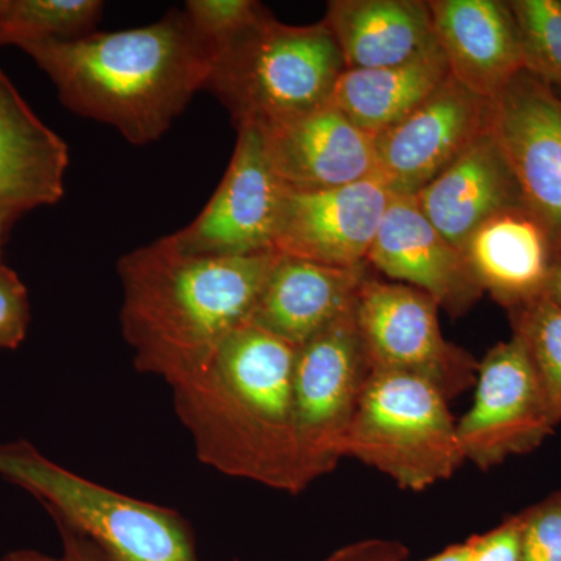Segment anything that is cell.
<instances>
[{"label":"cell","instance_id":"obj_27","mask_svg":"<svg viewBox=\"0 0 561 561\" xmlns=\"http://www.w3.org/2000/svg\"><path fill=\"white\" fill-rule=\"evenodd\" d=\"M522 515V561H561V491Z\"/></svg>","mask_w":561,"mask_h":561},{"label":"cell","instance_id":"obj_32","mask_svg":"<svg viewBox=\"0 0 561 561\" xmlns=\"http://www.w3.org/2000/svg\"><path fill=\"white\" fill-rule=\"evenodd\" d=\"M423 561H471L470 546L467 541L448 546L445 551Z\"/></svg>","mask_w":561,"mask_h":561},{"label":"cell","instance_id":"obj_5","mask_svg":"<svg viewBox=\"0 0 561 561\" xmlns=\"http://www.w3.org/2000/svg\"><path fill=\"white\" fill-rule=\"evenodd\" d=\"M0 478L35 496L103 561H198L194 529L179 512L66 470L32 443L0 445Z\"/></svg>","mask_w":561,"mask_h":561},{"label":"cell","instance_id":"obj_10","mask_svg":"<svg viewBox=\"0 0 561 561\" xmlns=\"http://www.w3.org/2000/svg\"><path fill=\"white\" fill-rule=\"evenodd\" d=\"M486 127L511 169L524 208L561 257V95L523 70L493 99Z\"/></svg>","mask_w":561,"mask_h":561},{"label":"cell","instance_id":"obj_23","mask_svg":"<svg viewBox=\"0 0 561 561\" xmlns=\"http://www.w3.org/2000/svg\"><path fill=\"white\" fill-rule=\"evenodd\" d=\"M103 5L101 0H0V47L90 35Z\"/></svg>","mask_w":561,"mask_h":561},{"label":"cell","instance_id":"obj_3","mask_svg":"<svg viewBox=\"0 0 561 561\" xmlns=\"http://www.w3.org/2000/svg\"><path fill=\"white\" fill-rule=\"evenodd\" d=\"M66 108L111 125L133 146L154 142L198 90L214 51L183 10L146 27L24 44Z\"/></svg>","mask_w":561,"mask_h":561},{"label":"cell","instance_id":"obj_28","mask_svg":"<svg viewBox=\"0 0 561 561\" xmlns=\"http://www.w3.org/2000/svg\"><path fill=\"white\" fill-rule=\"evenodd\" d=\"M31 324L28 290L20 275L0 264V350H16Z\"/></svg>","mask_w":561,"mask_h":561},{"label":"cell","instance_id":"obj_12","mask_svg":"<svg viewBox=\"0 0 561 561\" xmlns=\"http://www.w3.org/2000/svg\"><path fill=\"white\" fill-rule=\"evenodd\" d=\"M393 192L378 175L321 191H287L273 251L332 265L362 267Z\"/></svg>","mask_w":561,"mask_h":561},{"label":"cell","instance_id":"obj_14","mask_svg":"<svg viewBox=\"0 0 561 561\" xmlns=\"http://www.w3.org/2000/svg\"><path fill=\"white\" fill-rule=\"evenodd\" d=\"M256 128L265 158L287 191L332 190L376 175V136L331 103Z\"/></svg>","mask_w":561,"mask_h":561},{"label":"cell","instance_id":"obj_36","mask_svg":"<svg viewBox=\"0 0 561 561\" xmlns=\"http://www.w3.org/2000/svg\"><path fill=\"white\" fill-rule=\"evenodd\" d=\"M556 91H557V90H556ZM557 92H559V94L561 95V91H557Z\"/></svg>","mask_w":561,"mask_h":561},{"label":"cell","instance_id":"obj_29","mask_svg":"<svg viewBox=\"0 0 561 561\" xmlns=\"http://www.w3.org/2000/svg\"><path fill=\"white\" fill-rule=\"evenodd\" d=\"M523 527L524 519L519 513L496 529L471 537L467 541L471 561H522Z\"/></svg>","mask_w":561,"mask_h":561},{"label":"cell","instance_id":"obj_33","mask_svg":"<svg viewBox=\"0 0 561 561\" xmlns=\"http://www.w3.org/2000/svg\"><path fill=\"white\" fill-rule=\"evenodd\" d=\"M0 561H65L62 557L57 559V557L47 556V553H43L39 551H33V549H18V551H11L3 556V559Z\"/></svg>","mask_w":561,"mask_h":561},{"label":"cell","instance_id":"obj_25","mask_svg":"<svg viewBox=\"0 0 561 561\" xmlns=\"http://www.w3.org/2000/svg\"><path fill=\"white\" fill-rule=\"evenodd\" d=\"M526 70L561 91V0H513Z\"/></svg>","mask_w":561,"mask_h":561},{"label":"cell","instance_id":"obj_20","mask_svg":"<svg viewBox=\"0 0 561 561\" xmlns=\"http://www.w3.org/2000/svg\"><path fill=\"white\" fill-rule=\"evenodd\" d=\"M69 150L0 69V210L18 216L65 195Z\"/></svg>","mask_w":561,"mask_h":561},{"label":"cell","instance_id":"obj_4","mask_svg":"<svg viewBox=\"0 0 561 561\" xmlns=\"http://www.w3.org/2000/svg\"><path fill=\"white\" fill-rule=\"evenodd\" d=\"M345 69L327 21L289 25L267 11L214 54L205 90L236 127H262L328 105Z\"/></svg>","mask_w":561,"mask_h":561},{"label":"cell","instance_id":"obj_31","mask_svg":"<svg viewBox=\"0 0 561 561\" xmlns=\"http://www.w3.org/2000/svg\"><path fill=\"white\" fill-rule=\"evenodd\" d=\"M62 542V560L65 561H103L99 552L79 535L57 526Z\"/></svg>","mask_w":561,"mask_h":561},{"label":"cell","instance_id":"obj_6","mask_svg":"<svg viewBox=\"0 0 561 561\" xmlns=\"http://www.w3.org/2000/svg\"><path fill=\"white\" fill-rule=\"evenodd\" d=\"M345 457L411 491L448 481L467 461L448 398L419 376L379 370L346 432Z\"/></svg>","mask_w":561,"mask_h":561},{"label":"cell","instance_id":"obj_24","mask_svg":"<svg viewBox=\"0 0 561 561\" xmlns=\"http://www.w3.org/2000/svg\"><path fill=\"white\" fill-rule=\"evenodd\" d=\"M513 335L523 342L553 420L561 423V306L540 297L511 311Z\"/></svg>","mask_w":561,"mask_h":561},{"label":"cell","instance_id":"obj_30","mask_svg":"<svg viewBox=\"0 0 561 561\" xmlns=\"http://www.w3.org/2000/svg\"><path fill=\"white\" fill-rule=\"evenodd\" d=\"M409 549L400 541L367 538L335 549L320 561H405Z\"/></svg>","mask_w":561,"mask_h":561},{"label":"cell","instance_id":"obj_22","mask_svg":"<svg viewBox=\"0 0 561 561\" xmlns=\"http://www.w3.org/2000/svg\"><path fill=\"white\" fill-rule=\"evenodd\" d=\"M448 77L440 49L391 68L345 69L330 103L360 130L378 136L409 116Z\"/></svg>","mask_w":561,"mask_h":561},{"label":"cell","instance_id":"obj_2","mask_svg":"<svg viewBox=\"0 0 561 561\" xmlns=\"http://www.w3.org/2000/svg\"><path fill=\"white\" fill-rule=\"evenodd\" d=\"M276 257L191 256L168 236L122 256L121 330L136 370L172 387L208 367L250 321Z\"/></svg>","mask_w":561,"mask_h":561},{"label":"cell","instance_id":"obj_15","mask_svg":"<svg viewBox=\"0 0 561 561\" xmlns=\"http://www.w3.org/2000/svg\"><path fill=\"white\" fill-rule=\"evenodd\" d=\"M367 264L431 295L453 317L470 311L483 294L461 250L431 224L413 195L393 194Z\"/></svg>","mask_w":561,"mask_h":561},{"label":"cell","instance_id":"obj_17","mask_svg":"<svg viewBox=\"0 0 561 561\" xmlns=\"http://www.w3.org/2000/svg\"><path fill=\"white\" fill-rule=\"evenodd\" d=\"M367 267H332L278 254L250 323L298 348L353 311Z\"/></svg>","mask_w":561,"mask_h":561},{"label":"cell","instance_id":"obj_21","mask_svg":"<svg viewBox=\"0 0 561 561\" xmlns=\"http://www.w3.org/2000/svg\"><path fill=\"white\" fill-rule=\"evenodd\" d=\"M324 21L346 69L391 68L438 50L430 2L332 0Z\"/></svg>","mask_w":561,"mask_h":561},{"label":"cell","instance_id":"obj_26","mask_svg":"<svg viewBox=\"0 0 561 561\" xmlns=\"http://www.w3.org/2000/svg\"><path fill=\"white\" fill-rule=\"evenodd\" d=\"M183 11L214 54L267 13L253 0H187Z\"/></svg>","mask_w":561,"mask_h":561},{"label":"cell","instance_id":"obj_19","mask_svg":"<svg viewBox=\"0 0 561 561\" xmlns=\"http://www.w3.org/2000/svg\"><path fill=\"white\" fill-rule=\"evenodd\" d=\"M413 197L431 224L460 250L494 214L524 206L489 127Z\"/></svg>","mask_w":561,"mask_h":561},{"label":"cell","instance_id":"obj_8","mask_svg":"<svg viewBox=\"0 0 561 561\" xmlns=\"http://www.w3.org/2000/svg\"><path fill=\"white\" fill-rule=\"evenodd\" d=\"M438 311L431 295L370 275L354 306L373 370L419 376L451 401L476 386L479 362L443 337Z\"/></svg>","mask_w":561,"mask_h":561},{"label":"cell","instance_id":"obj_18","mask_svg":"<svg viewBox=\"0 0 561 561\" xmlns=\"http://www.w3.org/2000/svg\"><path fill=\"white\" fill-rule=\"evenodd\" d=\"M461 253L483 294L508 311L545 297L557 262L548 231L524 206L483 221Z\"/></svg>","mask_w":561,"mask_h":561},{"label":"cell","instance_id":"obj_35","mask_svg":"<svg viewBox=\"0 0 561 561\" xmlns=\"http://www.w3.org/2000/svg\"><path fill=\"white\" fill-rule=\"evenodd\" d=\"M21 216L14 213H5L0 210V264H2V247L5 241L7 232L10 231L11 225L14 224Z\"/></svg>","mask_w":561,"mask_h":561},{"label":"cell","instance_id":"obj_13","mask_svg":"<svg viewBox=\"0 0 561 561\" xmlns=\"http://www.w3.org/2000/svg\"><path fill=\"white\" fill-rule=\"evenodd\" d=\"M489 106L449 73L409 116L376 136V175L394 195L419 194L485 130Z\"/></svg>","mask_w":561,"mask_h":561},{"label":"cell","instance_id":"obj_34","mask_svg":"<svg viewBox=\"0 0 561 561\" xmlns=\"http://www.w3.org/2000/svg\"><path fill=\"white\" fill-rule=\"evenodd\" d=\"M546 297L561 306V257L553 264L551 276H549Z\"/></svg>","mask_w":561,"mask_h":561},{"label":"cell","instance_id":"obj_16","mask_svg":"<svg viewBox=\"0 0 561 561\" xmlns=\"http://www.w3.org/2000/svg\"><path fill=\"white\" fill-rule=\"evenodd\" d=\"M435 39L451 77L493 101L526 70L522 35L511 3L500 0H432Z\"/></svg>","mask_w":561,"mask_h":561},{"label":"cell","instance_id":"obj_11","mask_svg":"<svg viewBox=\"0 0 561 561\" xmlns=\"http://www.w3.org/2000/svg\"><path fill=\"white\" fill-rule=\"evenodd\" d=\"M286 187L273 173L260 130L238 127L234 153L206 208L168 238L184 254L241 257L273 251Z\"/></svg>","mask_w":561,"mask_h":561},{"label":"cell","instance_id":"obj_9","mask_svg":"<svg viewBox=\"0 0 561 561\" xmlns=\"http://www.w3.org/2000/svg\"><path fill=\"white\" fill-rule=\"evenodd\" d=\"M556 426L523 342L496 343L479 362L470 411L457 421L465 460L489 471L534 451Z\"/></svg>","mask_w":561,"mask_h":561},{"label":"cell","instance_id":"obj_1","mask_svg":"<svg viewBox=\"0 0 561 561\" xmlns=\"http://www.w3.org/2000/svg\"><path fill=\"white\" fill-rule=\"evenodd\" d=\"M295 354L297 346L247 321L208 367L171 387L203 465L284 493L311 485L295 427Z\"/></svg>","mask_w":561,"mask_h":561},{"label":"cell","instance_id":"obj_7","mask_svg":"<svg viewBox=\"0 0 561 561\" xmlns=\"http://www.w3.org/2000/svg\"><path fill=\"white\" fill-rule=\"evenodd\" d=\"M371 371L354 309L298 346L291 389L309 483L334 471L343 459V442Z\"/></svg>","mask_w":561,"mask_h":561}]
</instances>
